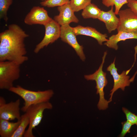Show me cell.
Returning <instances> with one entry per match:
<instances>
[{
  "instance_id": "obj_1",
  "label": "cell",
  "mask_w": 137,
  "mask_h": 137,
  "mask_svg": "<svg viewBox=\"0 0 137 137\" xmlns=\"http://www.w3.org/2000/svg\"><path fill=\"white\" fill-rule=\"evenodd\" d=\"M28 36L18 25H9L0 33V61H14L21 65L27 61L24 40Z\"/></svg>"
},
{
  "instance_id": "obj_2",
  "label": "cell",
  "mask_w": 137,
  "mask_h": 137,
  "mask_svg": "<svg viewBox=\"0 0 137 137\" xmlns=\"http://www.w3.org/2000/svg\"><path fill=\"white\" fill-rule=\"evenodd\" d=\"M9 91L19 96L24 100V106L21 109L25 112L31 105L49 101L54 94L52 90L34 91L25 89L19 85L13 86Z\"/></svg>"
},
{
  "instance_id": "obj_3",
  "label": "cell",
  "mask_w": 137,
  "mask_h": 137,
  "mask_svg": "<svg viewBox=\"0 0 137 137\" xmlns=\"http://www.w3.org/2000/svg\"><path fill=\"white\" fill-rule=\"evenodd\" d=\"M107 54L106 51L104 52L102 57V62L99 68L93 74L84 76L85 78L87 80H94L96 83V93L98 94L99 99L97 105L98 109L104 110L108 108V104L110 102L105 98L104 89L108 83L106 77V73L104 72L102 68Z\"/></svg>"
},
{
  "instance_id": "obj_4",
  "label": "cell",
  "mask_w": 137,
  "mask_h": 137,
  "mask_svg": "<svg viewBox=\"0 0 137 137\" xmlns=\"http://www.w3.org/2000/svg\"><path fill=\"white\" fill-rule=\"evenodd\" d=\"M21 64L14 61H0V89L8 90L20 76Z\"/></svg>"
},
{
  "instance_id": "obj_5",
  "label": "cell",
  "mask_w": 137,
  "mask_h": 137,
  "mask_svg": "<svg viewBox=\"0 0 137 137\" xmlns=\"http://www.w3.org/2000/svg\"><path fill=\"white\" fill-rule=\"evenodd\" d=\"M52 104L49 101L29 106L25 112L29 121V126L24 134V137H34L32 130L41 123L45 110L51 109L53 108Z\"/></svg>"
},
{
  "instance_id": "obj_6",
  "label": "cell",
  "mask_w": 137,
  "mask_h": 137,
  "mask_svg": "<svg viewBox=\"0 0 137 137\" xmlns=\"http://www.w3.org/2000/svg\"><path fill=\"white\" fill-rule=\"evenodd\" d=\"M115 58L113 62L107 69V71L109 72L112 75L114 80L113 87L110 91V97L109 100L110 102L112 101L113 95L115 91L119 89L124 91L125 88L129 86L132 82L130 79V77L128 75L130 70L123 71L121 74H119L117 71V69L115 66Z\"/></svg>"
},
{
  "instance_id": "obj_7",
  "label": "cell",
  "mask_w": 137,
  "mask_h": 137,
  "mask_svg": "<svg viewBox=\"0 0 137 137\" xmlns=\"http://www.w3.org/2000/svg\"><path fill=\"white\" fill-rule=\"evenodd\" d=\"M118 15L119 22L117 29V31L137 34V14L129 8L120 10Z\"/></svg>"
},
{
  "instance_id": "obj_8",
  "label": "cell",
  "mask_w": 137,
  "mask_h": 137,
  "mask_svg": "<svg viewBox=\"0 0 137 137\" xmlns=\"http://www.w3.org/2000/svg\"><path fill=\"white\" fill-rule=\"evenodd\" d=\"M45 34L42 40L36 46L34 50L38 53L44 47L52 43L60 37L61 26L54 20H52L44 26Z\"/></svg>"
},
{
  "instance_id": "obj_9",
  "label": "cell",
  "mask_w": 137,
  "mask_h": 137,
  "mask_svg": "<svg viewBox=\"0 0 137 137\" xmlns=\"http://www.w3.org/2000/svg\"><path fill=\"white\" fill-rule=\"evenodd\" d=\"M20 101L18 99L7 103L4 98L0 97V119L8 121L21 119L20 112Z\"/></svg>"
},
{
  "instance_id": "obj_10",
  "label": "cell",
  "mask_w": 137,
  "mask_h": 137,
  "mask_svg": "<svg viewBox=\"0 0 137 137\" xmlns=\"http://www.w3.org/2000/svg\"><path fill=\"white\" fill-rule=\"evenodd\" d=\"M73 27L69 24L61 26L60 37L61 40L71 46L75 50L80 59L85 60V57L83 52V47L78 43Z\"/></svg>"
},
{
  "instance_id": "obj_11",
  "label": "cell",
  "mask_w": 137,
  "mask_h": 137,
  "mask_svg": "<svg viewBox=\"0 0 137 137\" xmlns=\"http://www.w3.org/2000/svg\"><path fill=\"white\" fill-rule=\"evenodd\" d=\"M52 20L44 8L35 6L31 8L25 16L24 22L28 25L39 24L44 26Z\"/></svg>"
},
{
  "instance_id": "obj_12",
  "label": "cell",
  "mask_w": 137,
  "mask_h": 137,
  "mask_svg": "<svg viewBox=\"0 0 137 137\" xmlns=\"http://www.w3.org/2000/svg\"><path fill=\"white\" fill-rule=\"evenodd\" d=\"M59 14L55 16L54 20L60 26L69 24L72 22L77 23L79 20L74 13L75 12L71 7L69 3L58 6Z\"/></svg>"
},
{
  "instance_id": "obj_13",
  "label": "cell",
  "mask_w": 137,
  "mask_h": 137,
  "mask_svg": "<svg viewBox=\"0 0 137 137\" xmlns=\"http://www.w3.org/2000/svg\"><path fill=\"white\" fill-rule=\"evenodd\" d=\"M74 32L76 36L82 35L90 36L95 39L98 44L102 45L104 42L108 40L106 34H102L95 28L90 27H84L79 25L73 27Z\"/></svg>"
},
{
  "instance_id": "obj_14",
  "label": "cell",
  "mask_w": 137,
  "mask_h": 137,
  "mask_svg": "<svg viewBox=\"0 0 137 137\" xmlns=\"http://www.w3.org/2000/svg\"><path fill=\"white\" fill-rule=\"evenodd\" d=\"M113 10V6L107 11H101L98 19L104 22L109 33L117 29L119 22V18L116 16Z\"/></svg>"
},
{
  "instance_id": "obj_15",
  "label": "cell",
  "mask_w": 137,
  "mask_h": 137,
  "mask_svg": "<svg viewBox=\"0 0 137 137\" xmlns=\"http://www.w3.org/2000/svg\"><path fill=\"white\" fill-rule=\"evenodd\" d=\"M130 39H137V34L124 31H119L117 34L110 37L104 45L108 47L117 50L118 48V43L121 41H124Z\"/></svg>"
},
{
  "instance_id": "obj_16",
  "label": "cell",
  "mask_w": 137,
  "mask_h": 137,
  "mask_svg": "<svg viewBox=\"0 0 137 137\" xmlns=\"http://www.w3.org/2000/svg\"><path fill=\"white\" fill-rule=\"evenodd\" d=\"M21 122V119L15 122L0 119V135L1 137H12Z\"/></svg>"
},
{
  "instance_id": "obj_17",
  "label": "cell",
  "mask_w": 137,
  "mask_h": 137,
  "mask_svg": "<svg viewBox=\"0 0 137 137\" xmlns=\"http://www.w3.org/2000/svg\"><path fill=\"white\" fill-rule=\"evenodd\" d=\"M101 11L96 5L91 3L83 10L81 15L84 19H98Z\"/></svg>"
},
{
  "instance_id": "obj_18",
  "label": "cell",
  "mask_w": 137,
  "mask_h": 137,
  "mask_svg": "<svg viewBox=\"0 0 137 137\" xmlns=\"http://www.w3.org/2000/svg\"><path fill=\"white\" fill-rule=\"evenodd\" d=\"M29 123V119L27 113L21 116V122L12 137H22L25 132V129Z\"/></svg>"
},
{
  "instance_id": "obj_19",
  "label": "cell",
  "mask_w": 137,
  "mask_h": 137,
  "mask_svg": "<svg viewBox=\"0 0 137 137\" xmlns=\"http://www.w3.org/2000/svg\"><path fill=\"white\" fill-rule=\"evenodd\" d=\"M128 0H102V4L106 7H108L114 6L115 13L118 15L120 9L125 4H127Z\"/></svg>"
},
{
  "instance_id": "obj_20",
  "label": "cell",
  "mask_w": 137,
  "mask_h": 137,
  "mask_svg": "<svg viewBox=\"0 0 137 137\" xmlns=\"http://www.w3.org/2000/svg\"><path fill=\"white\" fill-rule=\"evenodd\" d=\"M92 0H71L70 5L74 11L78 12L83 10L91 3Z\"/></svg>"
},
{
  "instance_id": "obj_21",
  "label": "cell",
  "mask_w": 137,
  "mask_h": 137,
  "mask_svg": "<svg viewBox=\"0 0 137 137\" xmlns=\"http://www.w3.org/2000/svg\"><path fill=\"white\" fill-rule=\"evenodd\" d=\"M13 2L12 0H0V18L7 22L8 10Z\"/></svg>"
},
{
  "instance_id": "obj_22",
  "label": "cell",
  "mask_w": 137,
  "mask_h": 137,
  "mask_svg": "<svg viewBox=\"0 0 137 137\" xmlns=\"http://www.w3.org/2000/svg\"><path fill=\"white\" fill-rule=\"evenodd\" d=\"M70 1L69 0H47L42 1L40 4L44 7H53L62 6L69 3Z\"/></svg>"
},
{
  "instance_id": "obj_23",
  "label": "cell",
  "mask_w": 137,
  "mask_h": 137,
  "mask_svg": "<svg viewBox=\"0 0 137 137\" xmlns=\"http://www.w3.org/2000/svg\"><path fill=\"white\" fill-rule=\"evenodd\" d=\"M122 110L125 115L127 121L132 125H135L137 126V115L131 112L125 107H123Z\"/></svg>"
},
{
  "instance_id": "obj_24",
  "label": "cell",
  "mask_w": 137,
  "mask_h": 137,
  "mask_svg": "<svg viewBox=\"0 0 137 137\" xmlns=\"http://www.w3.org/2000/svg\"><path fill=\"white\" fill-rule=\"evenodd\" d=\"M122 128L119 136L124 137L127 133L130 132V130L132 125L128 121H126L121 123Z\"/></svg>"
},
{
  "instance_id": "obj_25",
  "label": "cell",
  "mask_w": 137,
  "mask_h": 137,
  "mask_svg": "<svg viewBox=\"0 0 137 137\" xmlns=\"http://www.w3.org/2000/svg\"><path fill=\"white\" fill-rule=\"evenodd\" d=\"M127 4L129 8L137 14V1L136 0H128Z\"/></svg>"
},
{
  "instance_id": "obj_26",
  "label": "cell",
  "mask_w": 137,
  "mask_h": 137,
  "mask_svg": "<svg viewBox=\"0 0 137 137\" xmlns=\"http://www.w3.org/2000/svg\"><path fill=\"white\" fill-rule=\"evenodd\" d=\"M137 74V70L136 71V72H135V73H134V74L133 75L132 77L131 78H130V79L131 80V81H132V82H133L134 81V79L135 77V76Z\"/></svg>"
},
{
  "instance_id": "obj_27",
  "label": "cell",
  "mask_w": 137,
  "mask_h": 137,
  "mask_svg": "<svg viewBox=\"0 0 137 137\" xmlns=\"http://www.w3.org/2000/svg\"><path fill=\"white\" fill-rule=\"evenodd\" d=\"M46 0H43V1H46Z\"/></svg>"
},
{
  "instance_id": "obj_28",
  "label": "cell",
  "mask_w": 137,
  "mask_h": 137,
  "mask_svg": "<svg viewBox=\"0 0 137 137\" xmlns=\"http://www.w3.org/2000/svg\"><path fill=\"white\" fill-rule=\"evenodd\" d=\"M42 0V1H43V0Z\"/></svg>"
},
{
  "instance_id": "obj_29",
  "label": "cell",
  "mask_w": 137,
  "mask_h": 137,
  "mask_svg": "<svg viewBox=\"0 0 137 137\" xmlns=\"http://www.w3.org/2000/svg\"><path fill=\"white\" fill-rule=\"evenodd\" d=\"M137 1V0H136Z\"/></svg>"
}]
</instances>
